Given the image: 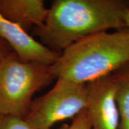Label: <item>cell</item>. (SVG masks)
<instances>
[{
    "label": "cell",
    "instance_id": "1",
    "mask_svg": "<svg viewBox=\"0 0 129 129\" xmlns=\"http://www.w3.org/2000/svg\"><path fill=\"white\" fill-rule=\"evenodd\" d=\"M129 0H55L46 20L34 33L51 50L62 52L75 42L125 27Z\"/></svg>",
    "mask_w": 129,
    "mask_h": 129
},
{
    "label": "cell",
    "instance_id": "2",
    "mask_svg": "<svg viewBox=\"0 0 129 129\" xmlns=\"http://www.w3.org/2000/svg\"><path fill=\"white\" fill-rule=\"evenodd\" d=\"M129 66V29L103 32L75 42L51 65L55 80L94 81Z\"/></svg>",
    "mask_w": 129,
    "mask_h": 129
},
{
    "label": "cell",
    "instance_id": "3",
    "mask_svg": "<svg viewBox=\"0 0 129 129\" xmlns=\"http://www.w3.org/2000/svg\"><path fill=\"white\" fill-rule=\"evenodd\" d=\"M54 80L51 65L19 59L14 52L0 57V115L24 118L32 97Z\"/></svg>",
    "mask_w": 129,
    "mask_h": 129
},
{
    "label": "cell",
    "instance_id": "4",
    "mask_svg": "<svg viewBox=\"0 0 129 129\" xmlns=\"http://www.w3.org/2000/svg\"><path fill=\"white\" fill-rule=\"evenodd\" d=\"M54 87L33 101L24 120L35 129H51L56 123L74 118L86 108L88 83L56 80Z\"/></svg>",
    "mask_w": 129,
    "mask_h": 129
},
{
    "label": "cell",
    "instance_id": "5",
    "mask_svg": "<svg viewBox=\"0 0 129 129\" xmlns=\"http://www.w3.org/2000/svg\"><path fill=\"white\" fill-rule=\"evenodd\" d=\"M116 85L113 74L88 83L85 111L92 129H118Z\"/></svg>",
    "mask_w": 129,
    "mask_h": 129
},
{
    "label": "cell",
    "instance_id": "6",
    "mask_svg": "<svg viewBox=\"0 0 129 129\" xmlns=\"http://www.w3.org/2000/svg\"><path fill=\"white\" fill-rule=\"evenodd\" d=\"M0 37L9 44L14 53L23 61L52 65L61 54L37 41L20 26L7 19L1 14Z\"/></svg>",
    "mask_w": 129,
    "mask_h": 129
},
{
    "label": "cell",
    "instance_id": "7",
    "mask_svg": "<svg viewBox=\"0 0 129 129\" xmlns=\"http://www.w3.org/2000/svg\"><path fill=\"white\" fill-rule=\"evenodd\" d=\"M48 12L42 0H0V14L27 32L41 28Z\"/></svg>",
    "mask_w": 129,
    "mask_h": 129
},
{
    "label": "cell",
    "instance_id": "8",
    "mask_svg": "<svg viewBox=\"0 0 129 129\" xmlns=\"http://www.w3.org/2000/svg\"><path fill=\"white\" fill-rule=\"evenodd\" d=\"M116 85L115 99L119 112L118 129H129V66L113 74Z\"/></svg>",
    "mask_w": 129,
    "mask_h": 129
},
{
    "label": "cell",
    "instance_id": "9",
    "mask_svg": "<svg viewBox=\"0 0 129 129\" xmlns=\"http://www.w3.org/2000/svg\"><path fill=\"white\" fill-rule=\"evenodd\" d=\"M0 129H35L28 124L24 118L12 116L2 115Z\"/></svg>",
    "mask_w": 129,
    "mask_h": 129
},
{
    "label": "cell",
    "instance_id": "10",
    "mask_svg": "<svg viewBox=\"0 0 129 129\" xmlns=\"http://www.w3.org/2000/svg\"><path fill=\"white\" fill-rule=\"evenodd\" d=\"M59 129H92L85 109L74 118L71 124H63Z\"/></svg>",
    "mask_w": 129,
    "mask_h": 129
},
{
    "label": "cell",
    "instance_id": "11",
    "mask_svg": "<svg viewBox=\"0 0 129 129\" xmlns=\"http://www.w3.org/2000/svg\"><path fill=\"white\" fill-rule=\"evenodd\" d=\"M125 27L126 29H129V10L125 12L124 15Z\"/></svg>",
    "mask_w": 129,
    "mask_h": 129
},
{
    "label": "cell",
    "instance_id": "12",
    "mask_svg": "<svg viewBox=\"0 0 129 129\" xmlns=\"http://www.w3.org/2000/svg\"><path fill=\"white\" fill-rule=\"evenodd\" d=\"M7 52L2 50V49H1V47H0V57H2L3 55H5V54H7Z\"/></svg>",
    "mask_w": 129,
    "mask_h": 129
},
{
    "label": "cell",
    "instance_id": "13",
    "mask_svg": "<svg viewBox=\"0 0 129 129\" xmlns=\"http://www.w3.org/2000/svg\"><path fill=\"white\" fill-rule=\"evenodd\" d=\"M1 117H2V115H0V119H1Z\"/></svg>",
    "mask_w": 129,
    "mask_h": 129
}]
</instances>
